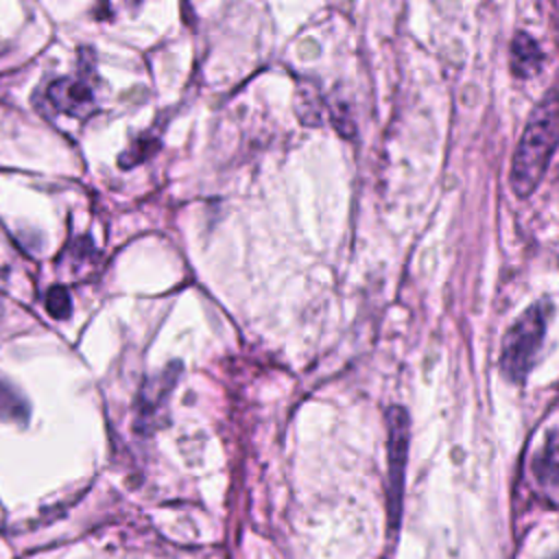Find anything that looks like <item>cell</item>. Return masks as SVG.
I'll list each match as a JSON object with an SVG mask.
<instances>
[{
	"label": "cell",
	"mask_w": 559,
	"mask_h": 559,
	"mask_svg": "<svg viewBox=\"0 0 559 559\" xmlns=\"http://www.w3.org/2000/svg\"><path fill=\"white\" fill-rule=\"evenodd\" d=\"M389 439V520L391 526L400 524L402 513V493H404V469L408 461V435H411V421L408 413L402 406H393L386 417Z\"/></svg>",
	"instance_id": "3957f363"
},
{
	"label": "cell",
	"mask_w": 559,
	"mask_h": 559,
	"mask_svg": "<svg viewBox=\"0 0 559 559\" xmlns=\"http://www.w3.org/2000/svg\"><path fill=\"white\" fill-rule=\"evenodd\" d=\"M26 417H28V406L22 400V395L11 384L0 380V419H4V421L20 419L22 421Z\"/></svg>",
	"instance_id": "52a82bcc"
},
{
	"label": "cell",
	"mask_w": 559,
	"mask_h": 559,
	"mask_svg": "<svg viewBox=\"0 0 559 559\" xmlns=\"http://www.w3.org/2000/svg\"><path fill=\"white\" fill-rule=\"evenodd\" d=\"M535 476L550 491L559 493V437H550L535 459Z\"/></svg>",
	"instance_id": "8992f818"
},
{
	"label": "cell",
	"mask_w": 559,
	"mask_h": 559,
	"mask_svg": "<svg viewBox=\"0 0 559 559\" xmlns=\"http://www.w3.org/2000/svg\"><path fill=\"white\" fill-rule=\"evenodd\" d=\"M94 83V74H87V70L74 76H61L46 87L44 100L57 114L85 116L94 109L96 103Z\"/></svg>",
	"instance_id": "277c9868"
},
{
	"label": "cell",
	"mask_w": 559,
	"mask_h": 559,
	"mask_svg": "<svg viewBox=\"0 0 559 559\" xmlns=\"http://www.w3.org/2000/svg\"><path fill=\"white\" fill-rule=\"evenodd\" d=\"M46 310L55 319H68L72 312V299L70 293L63 286H52L46 295Z\"/></svg>",
	"instance_id": "9c48e42d"
},
{
	"label": "cell",
	"mask_w": 559,
	"mask_h": 559,
	"mask_svg": "<svg viewBox=\"0 0 559 559\" xmlns=\"http://www.w3.org/2000/svg\"><path fill=\"white\" fill-rule=\"evenodd\" d=\"M155 148H157V142L151 140L148 135H142V138H138V140L120 155L118 164H120V168H133L135 164L144 162Z\"/></svg>",
	"instance_id": "ba28073f"
},
{
	"label": "cell",
	"mask_w": 559,
	"mask_h": 559,
	"mask_svg": "<svg viewBox=\"0 0 559 559\" xmlns=\"http://www.w3.org/2000/svg\"><path fill=\"white\" fill-rule=\"evenodd\" d=\"M559 144V90H548L533 107L511 162V188L518 197L535 192Z\"/></svg>",
	"instance_id": "6da1fadb"
},
{
	"label": "cell",
	"mask_w": 559,
	"mask_h": 559,
	"mask_svg": "<svg viewBox=\"0 0 559 559\" xmlns=\"http://www.w3.org/2000/svg\"><path fill=\"white\" fill-rule=\"evenodd\" d=\"M542 68V50L533 37L518 33L511 41V70L520 79L537 74Z\"/></svg>",
	"instance_id": "5b68a950"
},
{
	"label": "cell",
	"mask_w": 559,
	"mask_h": 559,
	"mask_svg": "<svg viewBox=\"0 0 559 559\" xmlns=\"http://www.w3.org/2000/svg\"><path fill=\"white\" fill-rule=\"evenodd\" d=\"M548 304L539 301L524 310L507 330L500 352V369L511 382H522L542 347L548 321Z\"/></svg>",
	"instance_id": "7a4b0ae2"
},
{
	"label": "cell",
	"mask_w": 559,
	"mask_h": 559,
	"mask_svg": "<svg viewBox=\"0 0 559 559\" xmlns=\"http://www.w3.org/2000/svg\"><path fill=\"white\" fill-rule=\"evenodd\" d=\"M135 2H138V0H135Z\"/></svg>",
	"instance_id": "30bf717a"
}]
</instances>
